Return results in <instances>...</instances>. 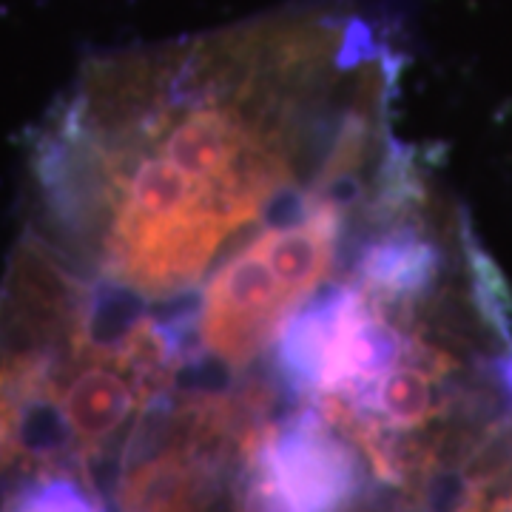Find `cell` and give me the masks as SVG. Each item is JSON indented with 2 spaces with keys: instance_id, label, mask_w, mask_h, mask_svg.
Wrapping results in <instances>:
<instances>
[{
  "instance_id": "2",
  "label": "cell",
  "mask_w": 512,
  "mask_h": 512,
  "mask_svg": "<svg viewBox=\"0 0 512 512\" xmlns=\"http://www.w3.org/2000/svg\"><path fill=\"white\" fill-rule=\"evenodd\" d=\"M242 501L254 512H345L359 498L365 458L313 402L268 424L248 450Z\"/></svg>"
},
{
  "instance_id": "3",
  "label": "cell",
  "mask_w": 512,
  "mask_h": 512,
  "mask_svg": "<svg viewBox=\"0 0 512 512\" xmlns=\"http://www.w3.org/2000/svg\"><path fill=\"white\" fill-rule=\"evenodd\" d=\"M0 512H109L92 476L77 461L29 467L0 498Z\"/></svg>"
},
{
  "instance_id": "1",
  "label": "cell",
  "mask_w": 512,
  "mask_h": 512,
  "mask_svg": "<svg viewBox=\"0 0 512 512\" xmlns=\"http://www.w3.org/2000/svg\"><path fill=\"white\" fill-rule=\"evenodd\" d=\"M393 55L339 3L97 57L32 148L40 228L80 271L183 311L251 228L376 211Z\"/></svg>"
}]
</instances>
